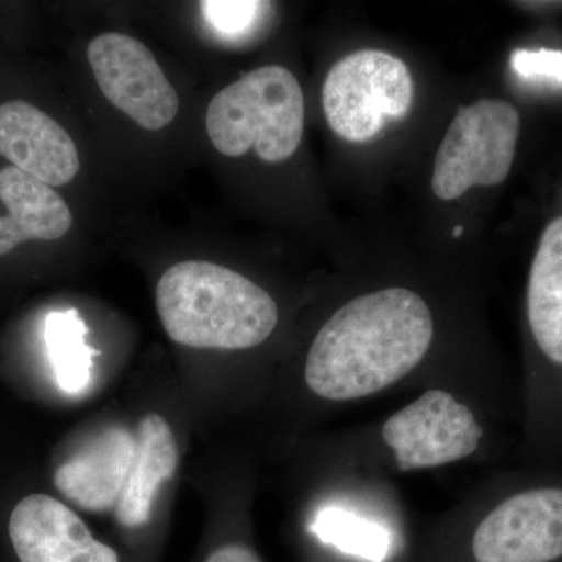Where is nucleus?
<instances>
[{
  "label": "nucleus",
  "instance_id": "obj_1",
  "mask_svg": "<svg viewBox=\"0 0 562 562\" xmlns=\"http://www.w3.org/2000/svg\"><path fill=\"white\" fill-rule=\"evenodd\" d=\"M432 335L430 306L416 292L387 288L360 295L317 333L306 358V384L335 402L376 394L424 360Z\"/></svg>",
  "mask_w": 562,
  "mask_h": 562
},
{
  "label": "nucleus",
  "instance_id": "obj_2",
  "mask_svg": "<svg viewBox=\"0 0 562 562\" xmlns=\"http://www.w3.org/2000/svg\"><path fill=\"white\" fill-rule=\"evenodd\" d=\"M157 310L169 338L194 349H251L279 322L268 292L209 261H183L168 269L158 281Z\"/></svg>",
  "mask_w": 562,
  "mask_h": 562
},
{
  "label": "nucleus",
  "instance_id": "obj_3",
  "mask_svg": "<svg viewBox=\"0 0 562 562\" xmlns=\"http://www.w3.org/2000/svg\"><path fill=\"white\" fill-rule=\"evenodd\" d=\"M305 98L294 74L283 66H265L217 92L206 110L211 144L225 157L250 149L262 161L290 160L301 146Z\"/></svg>",
  "mask_w": 562,
  "mask_h": 562
},
{
  "label": "nucleus",
  "instance_id": "obj_4",
  "mask_svg": "<svg viewBox=\"0 0 562 562\" xmlns=\"http://www.w3.org/2000/svg\"><path fill=\"white\" fill-rule=\"evenodd\" d=\"M520 127V111L503 99H482L460 106L432 166L436 198L457 201L472 188L502 184L516 160Z\"/></svg>",
  "mask_w": 562,
  "mask_h": 562
},
{
  "label": "nucleus",
  "instance_id": "obj_5",
  "mask_svg": "<svg viewBox=\"0 0 562 562\" xmlns=\"http://www.w3.org/2000/svg\"><path fill=\"white\" fill-rule=\"evenodd\" d=\"M413 102L408 66L383 50L347 55L333 66L322 88L328 125L349 143L375 138L387 122L405 117Z\"/></svg>",
  "mask_w": 562,
  "mask_h": 562
},
{
  "label": "nucleus",
  "instance_id": "obj_6",
  "mask_svg": "<svg viewBox=\"0 0 562 562\" xmlns=\"http://www.w3.org/2000/svg\"><path fill=\"white\" fill-rule=\"evenodd\" d=\"M87 57L105 98L139 127L157 132L176 120L179 95L146 44L124 33H102Z\"/></svg>",
  "mask_w": 562,
  "mask_h": 562
},
{
  "label": "nucleus",
  "instance_id": "obj_7",
  "mask_svg": "<svg viewBox=\"0 0 562 562\" xmlns=\"http://www.w3.org/2000/svg\"><path fill=\"white\" fill-rule=\"evenodd\" d=\"M484 431L468 406L446 391L422 394L383 425V439L402 471L438 468L479 449Z\"/></svg>",
  "mask_w": 562,
  "mask_h": 562
},
{
  "label": "nucleus",
  "instance_id": "obj_8",
  "mask_svg": "<svg viewBox=\"0 0 562 562\" xmlns=\"http://www.w3.org/2000/svg\"><path fill=\"white\" fill-rule=\"evenodd\" d=\"M476 562H552L562 558V487L517 492L492 509L473 536Z\"/></svg>",
  "mask_w": 562,
  "mask_h": 562
},
{
  "label": "nucleus",
  "instance_id": "obj_9",
  "mask_svg": "<svg viewBox=\"0 0 562 562\" xmlns=\"http://www.w3.org/2000/svg\"><path fill=\"white\" fill-rule=\"evenodd\" d=\"M9 531L21 562H120L72 509L49 495L22 498L11 513Z\"/></svg>",
  "mask_w": 562,
  "mask_h": 562
},
{
  "label": "nucleus",
  "instance_id": "obj_10",
  "mask_svg": "<svg viewBox=\"0 0 562 562\" xmlns=\"http://www.w3.org/2000/svg\"><path fill=\"white\" fill-rule=\"evenodd\" d=\"M0 155L49 187H63L80 171L79 151L69 133L24 101L0 105Z\"/></svg>",
  "mask_w": 562,
  "mask_h": 562
},
{
  "label": "nucleus",
  "instance_id": "obj_11",
  "mask_svg": "<svg viewBox=\"0 0 562 562\" xmlns=\"http://www.w3.org/2000/svg\"><path fill=\"white\" fill-rule=\"evenodd\" d=\"M135 436L122 427L99 432L55 472V487L90 513L116 509L135 458Z\"/></svg>",
  "mask_w": 562,
  "mask_h": 562
},
{
  "label": "nucleus",
  "instance_id": "obj_12",
  "mask_svg": "<svg viewBox=\"0 0 562 562\" xmlns=\"http://www.w3.org/2000/svg\"><path fill=\"white\" fill-rule=\"evenodd\" d=\"M0 201L9 210L0 216V257L31 239H60L72 225V213L61 195L13 166L0 171Z\"/></svg>",
  "mask_w": 562,
  "mask_h": 562
},
{
  "label": "nucleus",
  "instance_id": "obj_13",
  "mask_svg": "<svg viewBox=\"0 0 562 562\" xmlns=\"http://www.w3.org/2000/svg\"><path fill=\"white\" fill-rule=\"evenodd\" d=\"M527 322L542 360L562 371V211L547 222L532 255Z\"/></svg>",
  "mask_w": 562,
  "mask_h": 562
},
{
  "label": "nucleus",
  "instance_id": "obj_14",
  "mask_svg": "<svg viewBox=\"0 0 562 562\" xmlns=\"http://www.w3.org/2000/svg\"><path fill=\"white\" fill-rule=\"evenodd\" d=\"M135 443L131 473L116 506L117 520L128 528L149 522L158 490L176 475L179 464L171 427L158 414H149L139 422Z\"/></svg>",
  "mask_w": 562,
  "mask_h": 562
},
{
  "label": "nucleus",
  "instance_id": "obj_15",
  "mask_svg": "<svg viewBox=\"0 0 562 562\" xmlns=\"http://www.w3.org/2000/svg\"><path fill=\"white\" fill-rule=\"evenodd\" d=\"M87 324L76 310L47 316L44 338L55 379L66 394H80L90 384L92 361L98 350L87 342Z\"/></svg>",
  "mask_w": 562,
  "mask_h": 562
},
{
  "label": "nucleus",
  "instance_id": "obj_16",
  "mask_svg": "<svg viewBox=\"0 0 562 562\" xmlns=\"http://www.w3.org/2000/svg\"><path fill=\"white\" fill-rule=\"evenodd\" d=\"M312 531L321 542L361 560L383 562L390 554L391 536L382 524L339 506L319 509L314 516Z\"/></svg>",
  "mask_w": 562,
  "mask_h": 562
},
{
  "label": "nucleus",
  "instance_id": "obj_17",
  "mask_svg": "<svg viewBox=\"0 0 562 562\" xmlns=\"http://www.w3.org/2000/svg\"><path fill=\"white\" fill-rule=\"evenodd\" d=\"M268 3L261 2H201L203 18L213 31L228 40L241 38L254 27Z\"/></svg>",
  "mask_w": 562,
  "mask_h": 562
},
{
  "label": "nucleus",
  "instance_id": "obj_18",
  "mask_svg": "<svg viewBox=\"0 0 562 562\" xmlns=\"http://www.w3.org/2000/svg\"><path fill=\"white\" fill-rule=\"evenodd\" d=\"M512 61L514 70L525 79L543 77L562 83V52L517 50Z\"/></svg>",
  "mask_w": 562,
  "mask_h": 562
},
{
  "label": "nucleus",
  "instance_id": "obj_19",
  "mask_svg": "<svg viewBox=\"0 0 562 562\" xmlns=\"http://www.w3.org/2000/svg\"><path fill=\"white\" fill-rule=\"evenodd\" d=\"M206 562H261V560L247 547L227 546L216 550Z\"/></svg>",
  "mask_w": 562,
  "mask_h": 562
}]
</instances>
